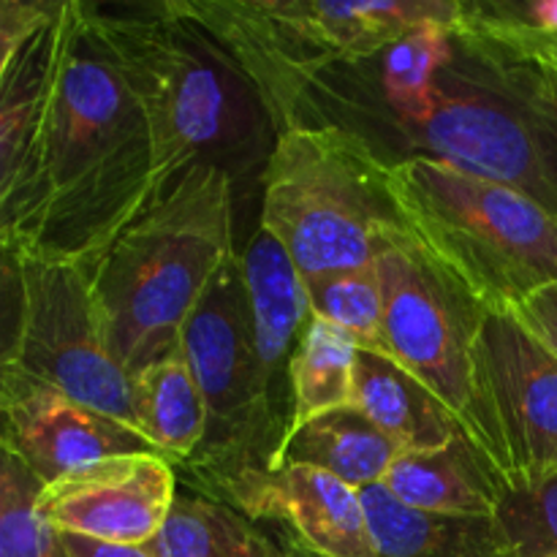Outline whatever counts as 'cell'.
Segmentation results:
<instances>
[{"instance_id": "3", "label": "cell", "mask_w": 557, "mask_h": 557, "mask_svg": "<svg viewBox=\"0 0 557 557\" xmlns=\"http://www.w3.org/2000/svg\"><path fill=\"white\" fill-rule=\"evenodd\" d=\"M145 109L156 152V201L196 166L264 177L277 131L250 76L185 11L183 0L87 3Z\"/></svg>"}, {"instance_id": "19", "label": "cell", "mask_w": 557, "mask_h": 557, "mask_svg": "<svg viewBox=\"0 0 557 557\" xmlns=\"http://www.w3.org/2000/svg\"><path fill=\"white\" fill-rule=\"evenodd\" d=\"M400 455L406 451L389 435L381 433L357 406H348L294 430L277 468H319L362 493L384 482Z\"/></svg>"}, {"instance_id": "11", "label": "cell", "mask_w": 557, "mask_h": 557, "mask_svg": "<svg viewBox=\"0 0 557 557\" xmlns=\"http://www.w3.org/2000/svg\"><path fill=\"white\" fill-rule=\"evenodd\" d=\"M177 495V468L158 451H136L47 484L38 509L60 533L141 547L163 531Z\"/></svg>"}, {"instance_id": "2", "label": "cell", "mask_w": 557, "mask_h": 557, "mask_svg": "<svg viewBox=\"0 0 557 557\" xmlns=\"http://www.w3.org/2000/svg\"><path fill=\"white\" fill-rule=\"evenodd\" d=\"M145 109L85 0H65L44 98L25 223L3 253L90 270L156 205Z\"/></svg>"}, {"instance_id": "5", "label": "cell", "mask_w": 557, "mask_h": 557, "mask_svg": "<svg viewBox=\"0 0 557 557\" xmlns=\"http://www.w3.org/2000/svg\"><path fill=\"white\" fill-rule=\"evenodd\" d=\"M408 237L487 313H515L557 283V215L522 190L449 163L389 169Z\"/></svg>"}, {"instance_id": "1", "label": "cell", "mask_w": 557, "mask_h": 557, "mask_svg": "<svg viewBox=\"0 0 557 557\" xmlns=\"http://www.w3.org/2000/svg\"><path fill=\"white\" fill-rule=\"evenodd\" d=\"M294 125L341 128L386 169L449 163L557 215L553 96L528 60L484 36L422 27L368 58L319 65L294 92Z\"/></svg>"}, {"instance_id": "4", "label": "cell", "mask_w": 557, "mask_h": 557, "mask_svg": "<svg viewBox=\"0 0 557 557\" xmlns=\"http://www.w3.org/2000/svg\"><path fill=\"white\" fill-rule=\"evenodd\" d=\"M234 205L226 172L190 169L87 270L107 346L128 375L177 351L188 319L237 256Z\"/></svg>"}, {"instance_id": "20", "label": "cell", "mask_w": 557, "mask_h": 557, "mask_svg": "<svg viewBox=\"0 0 557 557\" xmlns=\"http://www.w3.org/2000/svg\"><path fill=\"white\" fill-rule=\"evenodd\" d=\"M150 547L158 557H297L275 528L194 490L177 495L166 525Z\"/></svg>"}, {"instance_id": "6", "label": "cell", "mask_w": 557, "mask_h": 557, "mask_svg": "<svg viewBox=\"0 0 557 557\" xmlns=\"http://www.w3.org/2000/svg\"><path fill=\"white\" fill-rule=\"evenodd\" d=\"M259 226L313 281L373 264L386 228L403 221L384 163L341 128L294 125L261 177Z\"/></svg>"}, {"instance_id": "14", "label": "cell", "mask_w": 557, "mask_h": 557, "mask_svg": "<svg viewBox=\"0 0 557 557\" xmlns=\"http://www.w3.org/2000/svg\"><path fill=\"white\" fill-rule=\"evenodd\" d=\"M267 9L292 33L308 74L332 60L368 58L422 27L462 25L460 0H267Z\"/></svg>"}, {"instance_id": "29", "label": "cell", "mask_w": 557, "mask_h": 557, "mask_svg": "<svg viewBox=\"0 0 557 557\" xmlns=\"http://www.w3.org/2000/svg\"><path fill=\"white\" fill-rule=\"evenodd\" d=\"M63 547L69 557H158L150 544H141V547H134V544H107L96 542V539L71 536V533H63Z\"/></svg>"}, {"instance_id": "27", "label": "cell", "mask_w": 557, "mask_h": 557, "mask_svg": "<svg viewBox=\"0 0 557 557\" xmlns=\"http://www.w3.org/2000/svg\"><path fill=\"white\" fill-rule=\"evenodd\" d=\"M473 36H479V33H473ZM484 38H490V41L500 44L504 49H509V52L520 54L522 60H528V63L539 71L544 85H547L549 96H553L555 109H557V41L555 38H525V36L522 38L484 36Z\"/></svg>"}, {"instance_id": "21", "label": "cell", "mask_w": 557, "mask_h": 557, "mask_svg": "<svg viewBox=\"0 0 557 557\" xmlns=\"http://www.w3.org/2000/svg\"><path fill=\"white\" fill-rule=\"evenodd\" d=\"M359 346L351 335L310 315L292 364L294 430L354 406ZM292 438V435H288Z\"/></svg>"}, {"instance_id": "30", "label": "cell", "mask_w": 557, "mask_h": 557, "mask_svg": "<svg viewBox=\"0 0 557 557\" xmlns=\"http://www.w3.org/2000/svg\"><path fill=\"white\" fill-rule=\"evenodd\" d=\"M555 41H557V38H555Z\"/></svg>"}, {"instance_id": "16", "label": "cell", "mask_w": 557, "mask_h": 557, "mask_svg": "<svg viewBox=\"0 0 557 557\" xmlns=\"http://www.w3.org/2000/svg\"><path fill=\"white\" fill-rule=\"evenodd\" d=\"M354 406L403 451H438L462 438L444 403L386 354L359 348Z\"/></svg>"}, {"instance_id": "26", "label": "cell", "mask_w": 557, "mask_h": 557, "mask_svg": "<svg viewBox=\"0 0 557 557\" xmlns=\"http://www.w3.org/2000/svg\"><path fill=\"white\" fill-rule=\"evenodd\" d=\"M63 3L65 0H0V63L14 58L16 49L52 25Z\"/></svg>"}, {"instance_id": "15", "label": "cell", "mask_w": 557, "mask_h": 557, "mask_svg": "<svg viewBox=\"0 0 557 557\" xmlns=\"http://www.w3.org/2000/svg\"><path fill=\"white\" fill-rule=\"evenodd\" d=\"M381 484L408 509L444 517H495L506 493L466 438L438 451H406Z\"/></svg>"}, {"instance_id": "12", "label": "cell", "mask_w": 557, "mask_h": 557, "mask_svg": "<svg viewBox=\"0 0 557 557\" xmlns=\"http://www.w3.org/2000/svg\"><path fill=\"white\" fill-rule=\"evenodd\" d=\"M0 449L25 462L44 487L107 457L156 451L131 424L11 370H0Z\"/></svg>"}, {"instance_id": "13", "label": "cell", "mask_w": 557, "mask_h": 557, "mask_svg": "<svg viewBox=\"0 0 557 557\" xmlns=\"http://www.w3.org/2000/svg\"><path fill=\"white\" fill-rule=\"evenodd\" d=\"M243 272L253 319L264 449L270 457V471H275L294 428L292 364L310 321V305L294 261L261 226L245 245Z\"/></svg>"}, {"instance_id": "8", "label": "cell", "mask_w": 557, "mask_h": 557, "mask_svg": "<svg viewBox=\"0 0 557 557\" xmlns=\"http://www.w3.org/2000/svg\"><path fill=\"white\" fill-rule=\"evenodd\" d=\"M3 283L5 341L0 370L52 386L136 428L131 375L109 351L85 267L3 253Z\"/></svg>"}, {"instance_id": "23", "label": "cell", "mask_w": 557, "mask_h": 557, "mask_svg": "<svg viewBox=\"0 0 557 557\" xmlns=\"http://www.w3.org/2000/svg\"><path fill=\"white\" fill-rule=\"evenodd\" d=\"M44 482L14 455L0 457V557H69L63 533L41 515Z\"/></svg>"}, {"instance_id": "28", "label": "cell", "mask_w": 557, "mask_h": 557, "mask_svg": "<svg viewBox=\"0 0 557 557\" xmlns=\"http://www.w3.org/2000/svg\"><path fill=\"white\" fill-rule=\"evenodd\" d=\"M517 321L525 326L528 332L539 337L549 351L557 354V283L549 288H542L539 294H533L528 302H522L515 310Z\"/></svg>"}, {"instance_id": "10", "label": "cell", "mask_w": 557, "mask_h": 557, "mask_svg": "<svg viewBox=\"0 0 557 557\" xmlns=\"http://www.w3.org/2000/svg\"><path fill=\"white\" fill-rule=\"evenodd\" d=\"M479 397L509 490L557 473V354L515 315L487 313L476 343Z\"/></svg>"}, {"instance_id": "18", "label": "cell", "mask_w": 557, "mask_h": 557, "mask_svg": "<svg viewBox=\"0 0 557 557\" xmlns=\"http://www.w3.org/2000/svg\"><path fill=\"white\" fill-rule=\"evenodd\" d=\"M131 397L139 433L152 449L183 468L207 435V406L183 348L131 375Z\"/></svg>"}, {"instance_id": "17", "label": "cell", "mask_w": 557, "mask_h": 557, "mask_svg": "<svg viewBox=\"0 0 557 557\" xmlns=\"http://www.w3.org/2000/svg\"><path fill=\"white\" fill-rule=\"evenodd\" d=\"M379 557H515L495 517H444L403 506L384 484L362 490Z\"/></svg>"}, {"instance_id": "24", "label": "cell", "mask_w": 557, "mask_h": 557, "mask_svg": "<svg viewBox=\"0 0 557 557\" xmlns=\"http://www.w3.org/2000/svg\"><path fill=\"white\" fill-rule=\"evenodd\" d=\"M495 525L515 557H557V473L506 490Z\"/></svg>"}, {"instance_id": "22", "label": "cell", "mask_w": 557, "mask_h": 557, "mask_svg": "<svg viewBox=\"0 0 557 557\" xmlns=\"http://www.w3.org/2000/svg\"><path fill=\"white\" fill-rule=\"evenodd\" d=\"M310 315L337 326L357 341L362 351L386 354L384 330V292L375 261L362 270L332 272V275L305 281Z\"/></svg>"}, {"instance_id": "25", "label": "cell", "mask_w": 557, "mask_h": 557, "mask_svg": "<svg viewBox=\"0 0 557 557\" xmlns=\"http://www.w3.org/2000/svg\"><path fill=\"white\" fill-rule=\"evenodd\" d=\"M460 30L498 38H557V0H460Z\"/></svg>"}, {"instance_id": "7", "label": "cell", "mask_w": 557, "mask_h": 557, "mask_svg": "<svg viewBox=\"0 0 557 557\" xmlns=\"http://www.w3.org/2000/svg\"><path fill=\"white\" fill-rule=\"evenodd\" d=\"M375 270L384 292L389 357L444 403L462 438L509 490L504 457L479 397L476 343L487 310L428 259L403 226L384 232Z\"/></svg>"}, {"instance_id": "9", "label": "cell", "mask_w": 557, "mask_h": 557, "mask_svg": "<svg viewBox=\"0 0 557 557\" xmlns=\"http://www.w3.org/2000/svg\"><path fill=\"white\" fill-rule=\"evenodd\" d=\"M207 406V435L194 457L177 468L185 490L207 495L248 471H270L259 403L243 256H234L194 310L180 341Z\"/></svg>"}]
</instances>
